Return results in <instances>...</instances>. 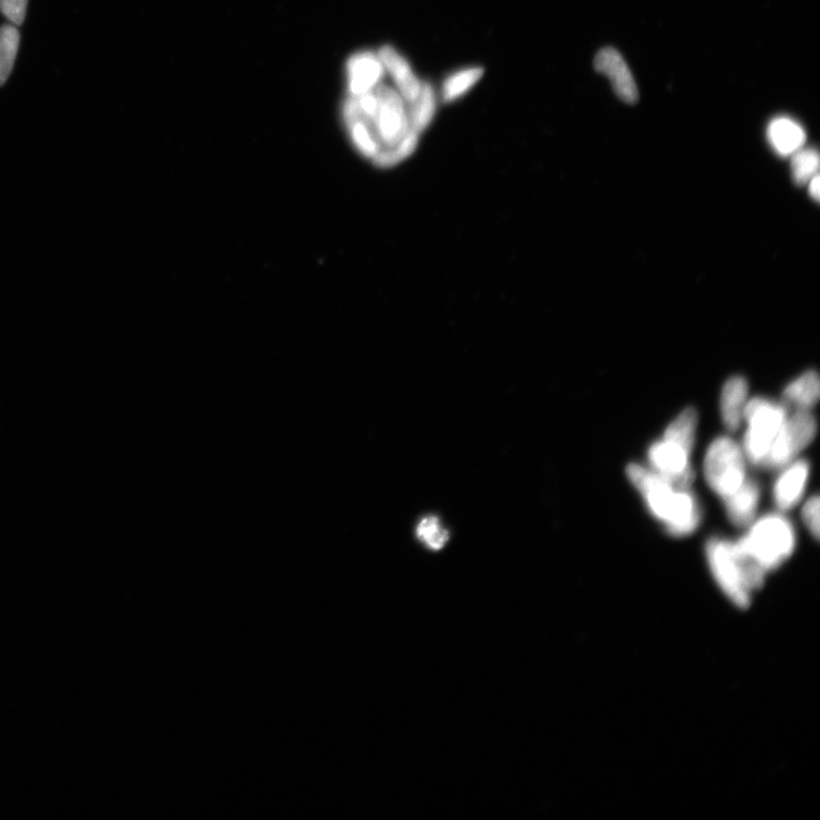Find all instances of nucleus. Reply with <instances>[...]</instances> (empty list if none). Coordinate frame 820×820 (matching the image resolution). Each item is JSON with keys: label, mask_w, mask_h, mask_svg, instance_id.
I'll use <instances>...</instances> for the list:
<instances>
[{"label": "nucleus", "mask_w": 820, "mask_h": 820, "mask_svg": "<svg viewBox=\"0 0 820 820\" xmlns=\"http://www.w3.org/2000/svg\"><path fill=\"white\" fill-rule=\"evenodd\" d=\"M802 519L805 521L807 528L809 529L811 535L814 536L816 540L819 539V497L814 496L810 498L808 502L802 508Z\"/></svg>", "instance_id": "obj_23"}, {"label": "nucleus", "mask_w": 820, "mask_h": 820, "mask_svg": "<svg viewBox=\"0 0 820 820\" xmlns=\"http://www.w3.org/2000/svg\"><path fill=\"white\" fill-rule=\"evenodd\" d=\"M749 384L742 376L729 379L721 392V418L728 431L736 432L741 428L743 413L748 403Z\"/></svg>", "instance_id": "obj_14"}, {"label": "nucleus", "mask_w": 820, "mask_h": 820, "mask_svg": "<svg viewBox=\"0 0 820 820\" xmlns=\"http://www.w3.org/2000/svg\"><path fill=\"white\" fill-rule=\"evenodd\" d=\"M792 177L795 184L805 185L819 171V154L814 149H801L792 155Z\"/></svg>", "instance_id": "obj_21"}, {"label": "nucleus", "mask_w": 820, "mask_h": 820, "mask_svg": "<svg viewBox=\"0 0 820 820\" xmlns=\"http://www.w3.org/2000/svg\"><path fill=\"white\" fill-rule=\"evenodd\" d=\"M28 0H0V12H2L14 26H22L26 19Z\"/></svg>", "instance_id": "obj_22"}, {"label": "nucleus", "mask_w": 820, "mask_h": 820, "mask_svg": "<svg viewBox=\"0 0 820 820\" xmlns=\"http://www.w3.org/2000/svg\"><path fill=\"white\" fill-rule=\"evenodd\" d=\"M775 483L774 499L781 511H789L800 502L809 478V463L800 461L785 466Z\"/></svg>", "instance_id": "obj_11"}, {"label": "nucleus", "mask_w": 820, "mask_h": 820, "mask_svg": "<svg viewBox=\"0 0 820 820\" xmlns=\"http://www.w3.org/2000/svg\"><path fill=\"white\" fill-rule=\"evenodd\" d=\"M819 393L818 374L814 371H808L787 385L783 397L786 403L794 405L797 409L810 410L818 403Z\"/></svg>", "instance_id": "obj_15"}, {"label": "nucleus", "mask_w": 820, "mask_h": 820, "mask_svg": "<svg viewBox=\"0 0 820 820\" xmlns=\"http://www.w3.org/2000/svg\"><path fill=\"white\" fill-rule=\"evenodd\" d=\"M595 69L609 78L615 94L622 102H637L638 89L635 79L618 51L610 47L603 48L595 57Z\"/></svg>", "instance_id": "obj_8"}, {"label": "nucleus", "mask_w": 820, "mask_h": 820, "mask_svg": "<svg viewBox=\"0 0 820 820\" xmlns=\"http://www.w3.org/2000/svg\"><path fill=\"white\" fill-rule=\"evenodd\" d=\"M690 455V451L667 439L654 442L649 449L653 471L680 490L690 488L695 477Z\"/></svg>", "instance_id": "obj_7"}, {"label": "nucleus", "mask_w": 820, "mask_h": 820, "mask_svg": "<svg viewBox=\"0 0 820 820\" xmlns=\"http://www.w3.org/2000/svg\"><path fill=\"white\" fill-rule=\"evenodd\" d=\"M631 483L641 492L647 507L666 526L669 535H691L701 522V510L690 491L676 489L658 473L637 464L627 466Z\"/></svg>", "instance_id": "obj_1"}, {"label": "nucleus", "mask_w": 820, "mask_h": 820, "mask_svg": "<svg viewBox=\"0 0 820 820\" xmlns=\"http://www.w3.org/2000/svg\"><path fill=\"white\" fill-rule=\"evenodd\" d=\"M789 410L783 404L766 398H753L746 403L743 420L748 422L744 437V451L749 461L762 466L781 430Z\"/></svg>", "instance_id": "obj_4"}, {"label": "nucleus", "mask_w": 820, "mask_h": 820, "mask_svg": "<svg viewBox=\"0 0 820 820\" xmlns=\"http://www.w3.org/2000/svg\"><path fill=\"white\" fill-rule=\"evenodd\" d=\"M738 552L756 562L767 573L781 567L793 554L795 532L792 523L781 514H768L745 536L734 543Z\"/></svg>", "instance_id": "obj_3"}, {"label": "nucleus", "mask_w": 820, "mask_h": 820, "mask_svg": "<svg viewBox=\"0 0 820 820\" xmlns=\"http://www.w3.org/2000/svg\"><path fill=\"white\" fill-rule=\"evenodd\" d=\"M703 467L709 487L723 499L732 495L746 480L743 450L728 437L712 442L705 454Z\"/></svg>", "instance_id": "obj_5"}, {"label": "nucleus", "mask_w": 820, "mask_h": 820, "mask_svg": "<svg viewBox=\"0 0 820 820\" xmlns=\"http://www.w3.org/2000/svg\"><path fill=\"white\" fill-rule=\"evenodd\" d=\"M416 536L425 547L436 552L444 548L449 540L448 530L442 526L437 516L432 515L426 516L418 523Z\"/></svg>", "instance_id": "obj_20"}, {"label": "nucleus", "mask_w": 820, "mask_h": 820, "mask_svg": "<svg viewBox=\"0 0 820 820\" xmlns=\"http://www.w3.org/2000/svg\"><path fill=\"white\" fill-rule=\"evenodd\" d=\"M408 105L410 123L416 133L422 135L430 126L437 111V97L432 86L424 82L420 95Z\"/></svg>", "instance_id": "obj_16"}, {"label": "nucleus", "mask_w": 820, "mask_h": 820, "mask_svg": "<svg viewBox=\"0 0 820 820\" xmlns=\"http://www.w3.org/2000/svg\"><path fill=\"white\" fill-rule=\"evenodd\" d=\"M377 54L380 56L385 72L390 73L395 82L400 96L408 104L414 102L421 93L423 82L415 76L405 57L390 46L382 47Z\"/></svg>", "instance_id": "obj_10"}, {"label": "nucleus", "mask_w": 820, "mask_h": 820, "mask_svg": "<svg viewBox=\"0 0 820 820\" xmlns=\"http://www.w3.org/2000/svg\"><path fill=\"white\" fill-rule=\"evenodd\" d=\"M705 554L712 577L727 600L738 609H748L754 594L765 586L767 572L738 552L732 541L712 538Z\"/></svg>", "instance_id": "obj_2"}, {"label": "nucleus", "mask_w": 820, "mask_h": 820, "mask_svg": "<svg viewBox=\"0 0 820 820\" xmlns=\"http://www.w3.org/2000/svg\"><path fill=\"white\" fill-rule=\"evenodd\" d=\"M767 138L770 146L781 157H792L805 146L807 135L799 122L779 117L770 121L767 128Z\"/></svg>", "instance_id": "obj_13"}, {"label": "nucleus", "mask_w": 820, "mask_h": 820, "mask_svg": "<svg viewBox=\"0 0 820 820\" xmlns=\"http://www.w3.org/2000/svg\"><path fill=\"white\" fill-rule=\"evenodd\" d=\"M482 68L463 69L449 76L442 86V100L454 102L471 90L483 76Z\"/></svg>", "instance_id": "obj_18"}, {"label": "nucleus", "mask_w": 820, "mask_h": 820, "mask_svg": "<svg viewBox=\"0 0 820 820\" xmlns=\"http://www.w3.org/2000/svg\"><path fill=\"white\" fill-rule=\"evenodd\" d=\"M807 184H808L809 194H810L811 198H813L816 202H818L819 201V196H820L819 175L817 174L816 176L811 178Z\"/></svg>", "instance_id": "obj_24"}, {"label": "nucleus", "mask_w": 820, "mask_h": 820, "mask_svg": "<svg viewBox=\"0 0 820 820\" xmlns=\"http://www.w3.org/2000/svg\"><path fill=\"white\" fill-rule=\"evenodd\" d=\"M385 69L379 54L359 52L347 62L348 95L356 96L373 90L383 81Z\"/></svg>", "instance_id": "obj_9"}, {"label": "nucleus", "mask_w": 820, "mask_h": 820, "mask_svg": "<svg viewBox=\"0 0 820 820\" xmlns=\"http://www.w3.org/2000/svg\"><path fill=\"white\" fill-rule=\"evenodd\" d=\"M696 410L694 408H687L684 412L672 422L666 432H664L663 439L676 442L677 445L682 446L687 451L692 453L695 442V432L697 428Z\"/></svg>", "instance_id": "obj_17"}, {"label": "nucleus", "mask_w": 820, "mask_h": 820, "mask_svg": "<svg viewBox=\"0 0 820 820\" xmlns=\"http://www.w3.org/2000/svg\"><path fill=\"white\" fill-rule=\"evenodd\" d=\"M20 34L13 26L0 28V87L10 78L19 52Z\"/></svg>", "instance_id": "obj_19"}, {"label": "nucleus", "mask_w": 820, "mask_h": 820, "mask_svg": "<svg viewBox=\"0 0 820 820\" xmlns=\"http://www.w3.org/2000/svg\"><path fill=\"white\" fill-rule=\"evenodd\" d=\"M817 422L810 410L797 409L787 416L762 467L782 469L789 465L816 437Z\"/></svg>", "instance_id": "obj_6"}, {"label": "nucleus", "mask_w": 820, "mask_h": 820, "mask_svg": "<svg viewBox=\"0 0 820 820\" xmlns=\"http://www.w3.org/2000/svg\"><path fill=\"white\" fill-rule=\"evenodd\" d=\"M724 500L729 521L737 528L750 527L756 519L760 500L758 483L745 480L740 488Z\"/></svg>", "instance_id": "obj_12"}]
</instances>
